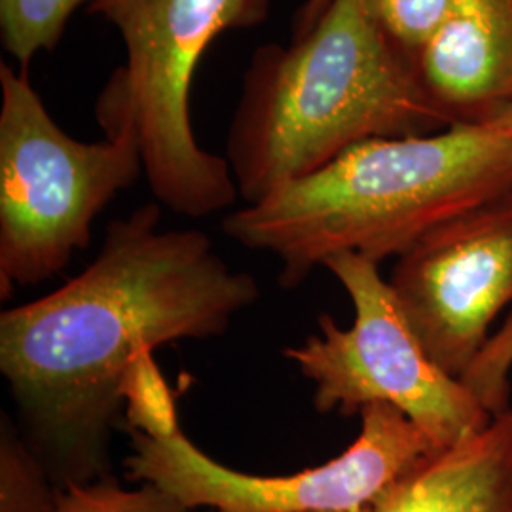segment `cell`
<instances>
[{
	"label": "cell",
	"instance_id": "obj_1",
	"mask_svg": "<svg viewBox=\"0 0 512 512\" xmlns=\"http://www.w3.org/2000/svg\"><path fill=\"white\" fill-rule=\"evenodd\" d=\"M160 222L156 203L112 220L84 272L0 315V372L19 429L59 490L110 476L112 427L152 349L219 338L260 296L207 234Z\"/></svg>",
	"mask_w": 512,
	"mask_h": 512
},
{
	"label": "cell",
	"instance_id": "obj_2",
	"mask_svg": "<svg viewBox=\"0 0 512 512\" xmlns=\"http://www.w3.org/2000/svg\"><path fill=\"white\" fill-rule=\"evenodd\" d=\"M454 126L368 0H332L289 46L262 44L243 73L226 160L247 205L370 139Z\"/></svg>",
	"mask_w": 512,
	"mask_h": 512
},
{
	"label": "cell",
	"instance_id": "obj_3",
	"mask_svg": "<svg viewBox=\"0 0 512 512\" xmlns=\"http://www.w3.org/2000/svg\"><path fill=\"white\" fill-rule=\"evenodd\" d=\"M512 192V129L497 116L429 135L370 139L222 220L239 245L274 255L298 287L330 256L382 264L459 213Z\"/></svg>",
	"mask_w": 512,
	"mask_h": 512
},
{
	"label": "cell",
	"instance_id": "obj_4",
	"mask_svg": "<svg viewBox=\"0 0 512 512\" xmlns=\"http://www.w3.org/2000/svg\"><path fill=\"white\" fill-rule=\"evenodd\" d=\"M270 10L272 0H93L86 8L109 21L126 48V65L97 101V120L137 133L148 186L177 215L202 219L239 198L228 160L196 141L192 82L215 38L262 25Z\"/></svg>",
	"mask_w": 512,
	"mask_h": 512
},
{
	"label": "cell",
	"instance_id": "obj_5",
	"mask_svg": "<svg viewBox=\"0 0 512 512\" xmlns=\"http://www.w3.org/2000/svg\"><path fill=\"white\" fill-rule=\"evenodd\" d=\"M0 296L63 272L90 245L95 217L143 167L128 124L101 126L99 143L57 126L27 71L0 63Z\"/></svg>",
	"mask_w": 512,
	"mask_h": 512
},
{
	"label": "cell",
	"instance_id": "obj_6",
	"mask_svg": "<svg viewBox=\"0 0 512 512\" xmlns=\"http://www.w3.org/2000/svg\"><path fill=\"white\" fill-rule=\"evenodd\" d=\"M346 289L353 323L342 329L323 313L319 334L281 353L315 385L319 414L346 418L370 404H389L414 421L440 448L486 429L495 416L465 380L440 368L406 319L380 264L340 253L325 266Z\"/></svg>",
	"mask_w": 512,
	"mask_h": 512
},
{
	"label": "cell",
	"instance_id": "obj_7",
	"mask_svg": "<svg viewBox=\"0 0 512 512\" xmlns=\"http://www.w3.org/2000/svg\"><path fill=\"white\" fill-rule=\"evenodd\" d=\"M361 433L348 450L294 475L234 471L209 458L179 429L177 416L143 427L129 423L124 461L133 482L154 484L190 509L215 512H355L372 509L439 448L389 404L361 410Z\"/></svg>",
	"mask_w": 512,
	"mask_h": 512
},
{
	"label": "cell",
	"instance_id": "obj_8",
	"mask_svg": "<svg viewBox=\"0 0 512 512\" xmlns=\"http://www.w3.org/2000/svg\"><path fill=\"white\" fill-rule=\"evenodd\" d=\"M389 285L433 361L463 380L512 306V192L427 232L397 258Z\"/></svg>",
	"mask_w": 512,
	"mask_h": 512
},
{
	"label": "cell",
	"instance_id": "obj_9",
	"mask_svg": "<svg viewBox=\"0 0 512 512\" xmlns=\"http://www.w3.org/2000/svg\"><path fill=\"white\" fill-rule=\"evenodd\" d=\"M418 71L454 124L512 109V0H454Z\"/></svg>",
	"mask_w": 512,
	"mask_h": 512
},
{
	"label": "cell",
	"instance_id": "obj_10",
	"mask_svg": "<svg viewBox=\"0 0 512 512\" xmlns=\"http://www.w3.org/2000/svg\"><path fill=\"white\" fill-rule=\"evenodd\" d=\"M372 512H512V404L480 433L423 461Z\"/></svg>",
	"mask_w": 512,
	"mask_h": 512
},
{
	"label": "cell",
	"instance_id": "obj_11",
	"mask_svg": "<svg viewBox=\"0 0 512 512\" xmlns=\"http://www.w3.org/2000/svg\"><path fill=\"white\" fill-rule=\"evenodd\" d=\"M59 492L44 461L4 412L0 420V512H57Z\"/></svg>",
	"mask_w": 512,
	"mask_h": 512
},
{
	"label": "cell",
	"instance_id": "obj_12",
	"mask_svg": "<svg viewBox=\"0 0 512 512\" xmlns=\"http://www.w3.org/2000/svg\"><path fill=\"white\" fill-rule=\"evenodd\" d=\"M93 0H0L2 48L27 71L42 52H52L63 37L69 19Z\"/></svg>",
	"mask_w": 512,
	"mask_h": 512
},
{
	"label": "cell",
	"instance_id": "obj_13",
	"mask_svg": "<svg viewBox=\"0 0 512 512\" xmlns=\"http://www.w3.org/2000/svg\"><path fill=\"white\" fill-rule=\"evenodd\" d=\"M368 6L387 38L418 65L423 50L442 29L454 0H368Z\"/></svg>",
	"mask_w": 512,
	"mask_h": 512
},
{
	"label": "cell",
	"instance_id": "obj_14",
	"mask_svg": "<svg viewBox=\"0 0 512 512\" xmlns=\"http://www.w3.org/2000/svg\"><path fill=\"white\" fill-rule=\"evenodd\" d=\"M57 512H196L154 484L126 490L112 476L59 492Z\"/></svg>",
	"mask_w": 512,
	"mask_h": 512
},
{
	"label": "cell",
	"instance_id": "obj_15",
	"mask_svg": "<svg viewBox=\"0 0 512 512\" xmlns=\"http://www.w3.org/2000/svg\"><path fill=\"white\" fill-rule=\"evenodd\" d=\"M332 4V0H306L300 10L296 12L294 18L293 37H300L304 33H308L311 27L317 23V19L321 18L327 8Z\"/></svg>",
	"mask_w": 512,
	"mask_h": 512
},
{
	"label": "cell",
	"instance_id": "obj_16",
	"mask_svg": "<svg viewBox=\"0 0 512 512\" xmlns=\"http://www.w3.org/2000/svg\"><path fill=\"white\" fill-rule=\"evenodd\" d=\"M501 118L507 122V126L512 129V109L507 110L501 114Z\"/></svg>",
	"mask_w": 512,
	"mask_h": 512
},
{
	"label": "cell",
	"instance_id": "obj_17",
	"mask_svg": "<svg viewBox=\"0 0 512 512\" xmlns=\"http://www.w3.org/2000/svg\"><path fill=\"white\" fill-rule=\"evenodd\" d=\"M355 512H372V509H363V511H355Z\"/></svg>",
	"mask_w": 512,
	"mask_h": 512
}]
</instances>
